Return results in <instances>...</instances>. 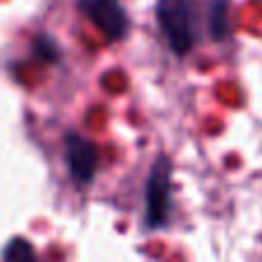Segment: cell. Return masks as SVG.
Listing matches in <instances>:
<instances>
[{"instance_id": "2", "label": "cell", "mask_w": 262, "mask_h": 262, "mask_svg": "<svg viewBox=\"0 0 262 262\" xmlns=\"http://www.w3.org/2000/svg\"><path fill=\"white\" fill-rule=\"evenodd\" d=\"M81 14L102 30L109 40H121L128 33V16L119 0H77Z\"/></svg>"}, {"instance_id": "3", "label": "cell", "mask_w": 262, "mask_h": 262, "mask_svg": "<svg viewBox=\"0 0 262 262\" xmlns=\"http://www.w3.org/2000/svg\"><path fill=\"white\" fill-rule=\"evenodd\" d=\"M169 211V160L160 156L146 181V218L148 225H163Z\"/></svg>"}, {"instance_id": "6", "label": "cell", "mask_w": 262, "mask_h": 262, "mask_svg": "<svg viewBox=\"0 0 262 262\" xmlns=\"http://www.w3.org/2000/svg\"><path fill=\"white\" fill-rule=\"evenodd\" d=\"M225 10H228V5H225V0H216V5H213V35H216L218 40H223L225 35H228V28H225Z\"/></svg>"}, {"instance_id": "4", "label": "cell", "mask_w": 262, "mask_h": 262, "mask_svg": "<svg viewBox=\"0 0 262 262\" xmlns=\"http://www.w3.org/2000/svg\"><path fill=\"white\" fill-rule=\"evenodd\" d=\"M65 151H68V165L72 177L81 183H89L95 174V163H98L95 144L77 133H70L65 139Z\"/></svg>"}, {"instance_id": "5", "label": "cell", "mask_w": 262, "mask_h": 262, "mask_svg": "<svg viewBox=\"0 0 262 262\" xmlns=\"http://www.w3.org/2000/svg\"><path fill=\"white\" fill-rule=\"evenodd\" d=\"M5 262H37V257L26 239H12L5 248Z\"/></svg>"}, {"instance_id": "1", "label": "cell", "mask_w": 262, "mask_h": 262, "mask_svg": "<svg viewBox=\"0 0 262 262\" xmlns=\"http://www.w3.org/2000/svg\"><path fill=\"white\" fill-rule=\"evenodd\" d=\"M158 24L174 54H188L195 45V10L190 0H158Z\"/></svg>"}]
</instances>
